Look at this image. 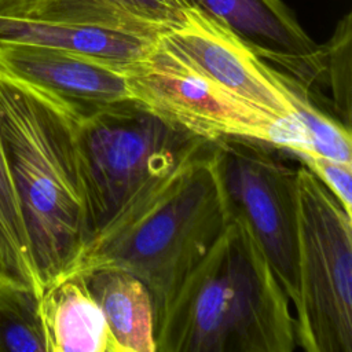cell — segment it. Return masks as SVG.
<instances>
[{
  "mask_svg": "<svg viewBox=\"0 0 352 352\" xmlns=\"http://www.w3.org/2000/svg\"><path fill=\"white\" fill-rule=\"evenodd\" d=\"M131 98L206 140L239 136L297 154L314 153L297 120L274 118L194 67L161 36L144 56L124 65Z\"/></svg>",
  "mask_w": 352,
  "mask_h": 352,
  "instance_id": "obj_6",
  "label": "cell"
},
{
  "mask_svg": "<svg viewBox=\"0 0 352 352\" xmlns=\"http://www.w3.org/2000/svg\"><path fill=\"white\" fill-rule=\"evenodd\" d=\"M0 283L41 289L0 138Z\"/></svg>",
  "mask_w": 352,
  "mask_h": 352,
  "instance_id": "obj_15",
  "label": "cell"
},
{
  "mask_svg": "<svg viewBox=\"0 0 352 352\" xmlns=\"http://www.w3.org/2000/svg\"><path fill=\"white\" fill-rule=\"evenodd\" d=\"M230 217L210 142L132 198L88 241L70 275L114 268L138 276L155 319Z\"/></svg>",
  "mask_w": 352,
  "mask_h": 352,
  "instance_id": "obj_3",
  "label": "cell"
},
{
  "mask_svg": "<svg viewBox=\"0 0 352 352\" xmlns=\"http://www.w3.org/2000/svg\"><path fill=\"white\" fill-rule=\"evenodd\" d=\"M74 135L89 239L146 186L210 144L132 98L76 107Z\"/></svg>",
  "mask_w": 352,
  "mask_h": 352,
  "instance_id": "obj_4",
  "label": "cell"
},
{
  "mask_svg": "<svg viewBox=\"0 0 352 352\" xmlns=\"http://www.w3.org/2000/svg\"><path fill=\"white\" fill-rule=\"evenodd\" d=\"M278 73L293 107V116L304 128L312 151L337 161L352 162L351 129L319 106L318 94L311 87L280 70Z\"/></svg>",
  "mask_w": 352,
  "mask_h": 352,
  "instance_id": "obj_16",
  "label": "cell"
},
{
  "mask_svg": "<svg viewBox=\"0 0 352 352\" xmlns=\"http://www.w3.org/2000/svg\"><path fill=\"white\" fill-rule=\"evenodd\" d=\"M160 36V33L126 28L0 18V43L62 48L117 63H129L144 56Z\"/></svg>",
  "mask_w": 352,
  "mask_h": 352,
  "instance_id": "obj_11",
  "label": "cell"
},
{
  "mask_svg": "<svg viewBox=\"0 0 352 352\" xmlns=\"http://www.w3.org/2000/svg\"><path fill=\"white\" fill-rule=\"evenodd\" d=\"M38 298L32 289L0 283V352H45Z\"/></svg>",
  "mask_w": 352,
  "mask_h": 352,
  "instance_id": "obj_17",
  "label": "cell"
},
{
  "mask_svg": "<svg viewBox=\"0 0 352 352\" xmlns=\"http://www.w3.org/2000/svg\"><path fill=\"white\" fill-rule=\"evenodd\" d=\"M155 352H292V304L243 220L231 216L154 319Z\"/></svg>",
  "mask_w": 352,
  "mask_h": 352,
  "instance_id": "obj_2",
  "label": "cell"
},
{
  "mask_svg": "<svg viewBox=\"0 0 352 352\" xmlns=\"http://www.w3.org/2000/svg\"><path fill=\"white\" fill-rule=\"evenodd\" d=\"M231 30L263 60L319 94L324 48L316 44L282 0H187Z\"/></svg>",
  "mask_w": 352,
  "mask_h": 352,
  "instance_id": "obj_9",
  "label": "cell"
},
{
  "mask_svg": "<svg viewBox=\"0 0 352 352\" xmlns=\"http://www.w3.org/2000/svg\"><path fill=\"white\" fill-rule=\"evenodd\" d=\"M38 312L45 352H116L103 314L81 274L45 286Z\"/></svg>",
  "mask_w": 352,
  "mask_h": 352,
  "instance_id": "obj_12",
  "label": "cell"
},
{
  "mask_svg": "<svg viewBox=\"0 0 352 352\" xmlns=\"http://www.w3.org/2000/svg\"><path fill=\"white\" fill-rule=\"evenodd\" d=\"M278 148L239 136L212 142L230 214L246 223L294 308L298 298V165L290 166Z\"/></svg>",
  "mask_w": 352,
  "mask_h": 352,
  "instance_id": "obj_7",
  "label": "cell"
},
{
  "mask_svg": "<svg viewBox=\"0 0 352 352\" xmlns=\"http://www.w3.org/2000/svg\"><path fill=\"white\" fill-rule=\"evenodd\" d=\"M352 214V162H342L315 153L296 155Z\"/></svg>",
  "mask_w": 352,
  "mask_h": 352,
  "instance_id": "obj_19",
  "label": "cell"
},
{
  "mask_svg": "<svg viewBox=\"0 0 352 352\" xmlns=\"http://www.w3.org/2000/svg\"><path fill=\"white\" fill-rule=\"evenodd\" d=\"M324 74L323 85L331 94L330 106L334 117L351 129V99H352V16L344 15L331 36L323 45Z\"/></svg>",
  "mask_w": 352,
  "mask_h": 352,
  "instance_id": "obj_18",
  "label": "cell"
},
{
  "mask_svg": "<svg viewBox=\"0 0 352 352\" xmlns=\"http://www.w3.org/2000/svg\"><path fill=\"white\" fill-rule=\"evenodd\" d=\"M76 107L0 72V138L43 292L76 268L89 241Z\"/></svg>",
  "mask_w": 352,
  "mask_h": 352,
  "instance_id": "obj_1",
  "label": "cell"
},
{
  "mask_svg": "<svg viewBox=\"0 0 352 352\" xmlns=\"http://www.w3.org/2000/svg\"><path fill=\"white\" fill-rule=\"evenodd\" d=\"M100 308L116 352H155L154 307L148 289L135 275L114 268L81 272Z\"/></svg>",
  "mask_w": 352,
  "mask_h": 352,
  "instance_id": "obj_13",
  "label": "cell"
},
{
  "mask_svg": "<svg viewBox=\"0 0 352 352\" xmlns=\"http://www.w3.org/2000/svg\"><path fill=\"white\" fill-rule=\"evenodd\" d=\"M187 0H41L28 19L126 28L162 34L179 23Z\"/></svg>",
  "mask_w": 352,
  "mask_h": 352,
  "instance_id": "obj_14",
  "label": "cell"
},
{
  "mask_svg": "<svg viewBox=\"0 0 352 352\" xmlns=\"http://www.w3.org/2000/svg\"><path fill=\"white\" fill-rule=\"evenodd\" d=\"M297 176V346L352 352V214L302 162Z\"/></svg>",
  "mask_w": 352,
  "mask_h": 352,
  "instance_id": "obj_5",
  "label": "cell"
},
{
  "mask_svg": "<svg viewBox=\"0 0 352 352\" xmlns=\"http://www.w3.org/2000/svg\"><path fill=\"white\" fill-rule=\"evenodd\" d=\"M161 40L239 99L274 118L296 120L278 69L199 8L188 6Z\"/></svg>",
  "mask_w": 352,
  "mask_h": 352,
  "instance_id": "obj_8",
  "label": "cell"
},
{
  "mask_svg": "<svg viewBox=\"0 0 352 352\" xmlns=\"http://www.w3.org/2000/svg\"><path fill=\"white\" fill-rule=\"evenodd\" d=\"M41 0H0V18L28 19L30 18Z\"/></svg>",
  "mask_w": 352,
  "mask_h": 352,
  "instance_id": "obj_20",
  "label": "cell"
},
{
  "mask_svg": "<svg viewBox=\"0 0 352 352\" xmlns=\"http://www.w3.org/2000/svg\"><path fill=\"white\" fill-rule=\"evenodd\" d=\"M124 65L62 48L0 43V72L74 107L131 98Z\"/></svg>",
  "mask_w": 352,
  "mask_h": 352,
  "instance_id": "obj_10",
  "label": "cell"
}]
</instances>
